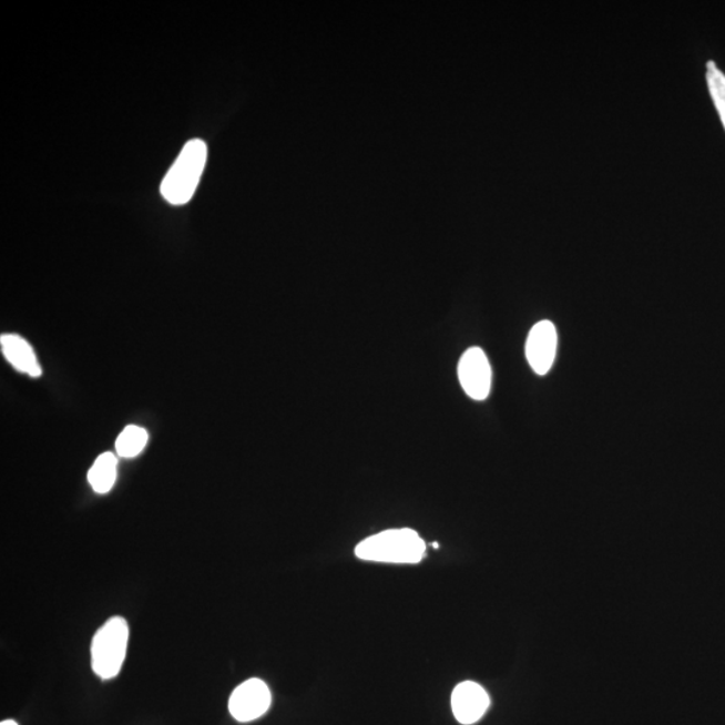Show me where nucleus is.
<instances>
[{
  "label": "nucleus",
  "mask_w": 725,
  "mask_h": 725,
  "mask_svg": "<svg viewBox=\"0 0 725 725\" xmlns=\"http://www.w3.org/2000/svg\"><path fill=\"white\" fill-rule=\"evenodd\" d=\"M129 623L121 616H113L95 632L91 645L92 670L100 678L111 680L123 667L129 647Z\"/></svg>",
  "instance_id": "nucleus-3"
},
{
  "label": "nucleus",
  "mask_w": 725,
  "mask_h": 725,
  "mask_svg": "<svg viewBox=\"0 0 725 725\" xmlns=\"http://www.w3.org/2000/svg\"><path fill=\"white\" fill-rule=\"evenodd\" d=\"M491 700L481 685L473 682L461 683L456 686L451 695V709L461 724L479 722L486 714Z\"/></svg>",
  "instance_id": "nucleus-7"
},
{
  "label": "nucleus",
  "mask_w": 725,
  "mask_h": 725,
  "mask_svg": "<svg viewBox=\"0 0 725 725\" xmlns=\"http://www.w3.org/2000/svg\"><path fill=\"white\" fill-rule=\"evenodd\" d=\"M272 693L263 680L251 678L242 683L228 700V712L239 723L257 721L269 711Z\"/></svg>",
  "instance_id": "nucleus-4"
},
{
  "label": "nucleus",
  "mask_w": 725,
  "mask_h": 725,
  "mask_svg": "<svg viewBox=\"0 0 725 725\" xmlns=\"http://www.w3.org/2000/svg\"><path fill=\"white\" fill-rule=\"evenodd\" d=\"M118 477V458L113 453L101 455L94 461L88 473L89 483L95 493L105 494L111 491L116 482Z\"/></svg>",
  "instance_id": "nucleus-9"
},
{
  "label": "nucleus",
  "mask_w": 725,
  "mask_h": 725,
  "mask_svg": "<svg viewBox=\"0 0 725 725\" xmlns=\"http://www.w3.org/2000/svg\"><path fill=\"white\" fill-rule=\"evenodd\" d=\"M426 543L415 530H387L362 540L356 545L361 561L396 564H416L422 561Z\"/></svg>",
  "instance_id": "nucleus-1"
},
{
  "label": "nucleus",
  "mask_w": 725,
  "mask_h": 725,
  "mask_svg": "<svg viewBox=\"0 0 725 725\" xmlns=\"http://www.w3.org/2000/svg\"><path fill=\"white\" fill-rule=\"evenodd\" d=\"M556 328L549 320H543L532 327L528 335L525 355L528 362L538 375L549 374L556 358Z\"/></svg>",
  "instance_id": "nucleus-6"
},
{
  "label": "nucleus",
  "mask_w": 725,
  "mask_h": 725,
  "mask_svg": "<svg viewBox=\"0 0 725 725\" xmlns=\"http://www.w3.org/2000/svg\"><path fill=\"white\" fill-rule=\"evenodd\" d=\"M149 442V432L139 426L131 425L120 432L116 450L120 457L133 458L142 453Z\"/></svg>",
  "instance_id": "nucleus-10"
},
{
  "label": "nucleus",
  "mask_w": 725,
  "mask_h": 725,
  "mask_svg": "<svg viewBox=\"0 0 725 725\" xmlns=\"http://www.w3.org/2000/svg\"><path fill=\"white\" fill-rule=\"evenodd\" d=\"M0 346H2L4 358L16 370L28 374L31 378L41 377L42 370L34 349L23 337L4 334L0 337Z\"/></svg>",
  "instance_id": "nucleus-8"
},
{
  "label": "nucleus",
  "mask_w": 725,
  "mask_h": 725,
  "mask_svg": "<svg viewBox=\"0 0 725 725\" xmlns=\"http://www.w3.org/2000/svg\"><path fill=\"white\" fill-rule=\"evenodd\" d=\"M458 379L468 397L474 400L488 398L492 387V368L481 348H469L461 356L458 362Z\"/></svg>",
  "instance_id": "nucleus-5"
},
{
  "label": "nucleus",
  "mask_w": 725,
  "mask_h": 725,
  "mask_svg": "<svg viewBox=\"0 0 725 725\" xmlns=\"http://www.w3.org/2000/svg\"><path fill=\"white\" fill-rule=\"evenodd\" d=\"M207 161V145L201 139L190 140L162 182V195L174 206L193 198Z\"/></svg>",
  "instance_id": "nucleus-2"
},
{
  "label": "nucleus",
  "mask_w": 725,
  "mask_h": 725,
  "mask_svg": "<svg viewBox=\"0 0 725 725\" xmlns=\"http://www.w3.org/2000/svg\"><path fill=\"white\" fill-rule=\"evenodd\" d=\"M0 725H19L16 721H3Z\"/></svg>",
  "instance_id": "nucleus-12"
},
{
  "label": "nucleus",
  "mask_w": 725,
  "mask_h": 725,
  "mask_svg": "<svg viewBox=\"0 0 725 725\" xmlns=\"http://www.w3.org/2000/svg\"><path fill=\"white\" fill-rule=\"evenodd\" d=\"M707 69L709 93L725 129V75L714 61L707 63Z\"/></svg>",
  "instance_id": "nucleus-11"
}]
</instances>
